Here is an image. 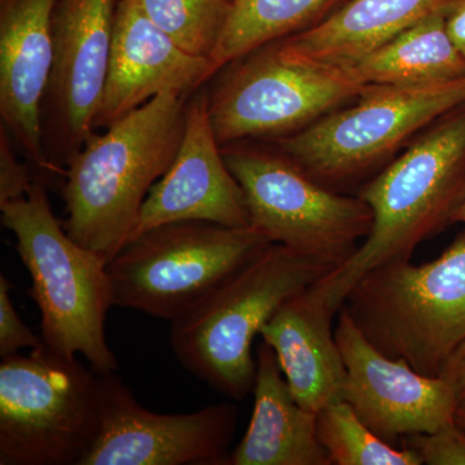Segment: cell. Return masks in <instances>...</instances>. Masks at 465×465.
<instances>
[{
  "label": "cell",
  "mask_w": 465,
  "mask_h": 465,
  "mask_svg": "<svg viewBox=\"0 0 465 465\" xmlns=\"http://www.w3.org/2000/svg\"><path fill=\"white\" fill-rule=\"evenodd\" d=\"M192 94H158L105 133L92 134L67 162L64 228L106 264L130 240L150 189L173 164Z\"/></svg>",
  "instance_id": "cell-1"
},
{
  "label": "cell",
  "mask_w": 465,
  "mask_h": 465,
  "mask_svg": "<svg viewBox=\"0 0 465 465\" xmlns=\"http://www.w3.org/2000/svg\"><path fill=\"white\" fill-rule=\"evenodd\" d=\"M358 197L371 208V232L344 264L318 281L339 311L362 275L407 262L421 242L452 224L465 200V103L424 130Z\"/></svg>",
  "instance_id": "cell-2"
},
{
  "label": "cell",
  "mask_w": 465,
  "mask_h": 465,
  "mask_svg": "<svg viewBox=\"0 0 465 465\" xmlns=\"http://www.w3.org/2000/svg\"><path fill=\"white\" fill-rule=\"evenodd\" d=\"M336 266L271 243L171 322L174 356L189 372L235 401L252 393V345L278 308Z\"/></svg>",
  "instance_id": "cell-3"
},
{
  "label": "cell",
  "mask_w": 465,
  "mask_h": 465,
  "mask_svg": "<svg viewBox=\"0 0 465 465\" xmlns=\"http://www.w3.org/2000/svg\"><path fill=\"white\" fill-rule=\"evenodd\" d=\"M0 211L32 277L29 293L41 311L45 344L64 356L81 354L100 374L115 372L118 362L105 336L106 316L114 307L108 264L67 234L42 180Z\"/></svg>",
  "instance_id": "cell-4"
},
{
  "label": "cell",
  "mask_w": 465,
  "mask_h": 465,
  "mask_svg": "<svg viewBox=\"0 0 465 465\" xmlns=\"http://www.w3.org/2000/svg\"><path fill=\"white\" fill-rule=\"evenodd\" d=\"M342 308L385 356L436 378L465 341V231L432 262L372 269Z\"/></svg>",
  "instance_id": "cell-5"
},
{
  "label": "cell",
  "mask_w": 465,
  "mask_h": 465,
  "mask_svg": "<svg viewBox=\"0 0 465 465\" xmlns=\"http://www.w3.org/2000/svg\"><path fill=\"white\" fill-rule=\"evenodd\" d=\"M99 372L47 345L0 363V465H81L99 432Z\"/></svg>",
  "instance_id": "cell-6"
},
{
  "label": "cell",
  "mask_w": 465,
  "mask_h": 465,
  "mask_svg": "<svg viewBox=\"0 0 465 465\" xmlns=\"http://www.w3.org/2000/svg\"><path fill=\"white\" fill-rule=\"evenodd\" d=\"M222 148L251 228L272 243L338 268L371 232L374 215L365 201L330 191L281 150L243 142Z\"/></svg>",
  "instance_id": "cell-7"
},
{
  "label": "cell",
  "mask_w": 465,
  "mask_h": 465,
  "mask_svg": "<svg viewBox=\"0 0 465 465\" xmlns=\"http://www.w3.org/2000/svg\"><path fill=\"white\" fill-rule=\"evenodd\" d=\"M271 243L251 226L177 222L150 229L108 264L114 307L173 322Z\"/></svg>",
  "instance_id": "cell-8"
},
{
  "label": "cell",
  "mask_w": 465,
  "mask_h": 465,
  "mask_svg": "<svg viewBox=\"0 0 465 465\" xmlns=\"http://www.w3.org/2000/svg\"><path fill=\"white\" fill-rule=\"evenodd\" d=\"M464 103L465 75L412 87L366 85L354 105L272 143L324 185L348 182Z\"/></svg>",
  "instance_id": "cell-9"
},
{
  "label": "cell",
  "mask_w": 465,
  "mask_h": 465,
  "mask_svg": "<svg viewBox=\"0 0 465 465\" xmlns=\"http://www.w3.org/2000/svg\"><path fill=\"white\" fill-rule=\"evenodd\" d=\"M224 69L207 90L211 124L222 146L299 133L357 99L366 87L345 69L290 56L278 42Z\"/></svg>",
  "instance_id": "cell-10"
},
{
  "label": "cell",
  "mask_w": 465,
  "mask_h": 465,
  "mask_svg": "<svg viewBox=\"0 0 465 465\" xmlns=\"http://www.w3.org/2000/svg\"><path fill=\"white\" fill-rule=\"evenodd\" d=\"M99 375V432L81 465H228L238 421L232 403L157 414L115 372Z\"/></svg>",
  "instance_id": "cell-11"
},
{
  "label": "cell",
  "mask_w": 465,
  "mask_h": 465,
  "mask_svg": "<svg viewBox=\"0 0 465 465\" xmlns=\"http://www.w3.org/2000/svg\"><path fill=\"white\" fill-rule=\"evenodd\" d=\"M116 0H57L54 66L43 105L45 157L58 177L94 133L112 52Z\"/></svg>",
  "instance_id": "cell-12"
},
{
  "label": "cell",
  "mask_w": 465,
  "mask_h": 465,
  "mask_svg": "<svg viewBox=\"0 0 465 465\" xmlns=\"http://www.w3.org/2000/svg\"><path fill=\"white\" fill-rule=\"evenodd\" d=\"M335 338L347 371L344 400L381 440L393 445L454 420V388L440 376H425L406 361L385 356L345 308L339 312Z\"/></svg>",
  "instance_id": "cell-13"
},
{
  "label": "cell",
  "mask_w": 465,
  "mask_h": 465,
  "mask_svg": "<svg viewBox=\"0 0 465 465\" xmlns=\"http://www.w3.org/2000/svg\"><path fill=\"white\" fill-rule=\"evenodd\" d=\"M177 222L250 226L243 191L226 164L211 124L208 92L202 88L192 94L186 106L176 157L150 189L128 242L150 229Z\"/></svg>",
  "instance_id": "cell-14"
},
{
  "label": "cell",
  "mask_w": 465,
  "mask_h": 465,
  "mask_svg": "<svg viewBox=\"0 0 465 465\" xmlns=\"http://www.w3.org/2000/svg\"><path fill=\"white\" fill-rule=\"evenodd\" d=\"M56 3L2 0L0 12L2 125L24 157L45 176H57L43 143V105L54 66L52 21Z\"/></svg>",
  "instance_id": "cell-15"
},
{
  "label": "cell",
  "mask_w": 465,
  "mask_h": 465,
  "mask_svg": "<svg viewBox=\"0 0 465 465\" xmlns=\"http://www.w3.org/2000/svg\"><path fill=\"white\" fill-rule=\"evenodd\" d=\"M208 66L207 58L182 50L134 0H119L94 130H106L163 92L194 94L206 84Z\"/></svg>",
  "instance_id": "cell-16"
},
{
  "label": "cell",
  "mask_w": 465,
  "mask_h": 465,
  "mask_svg": "<svg viewBox=\"0 0 465 465\" xmlns=\"http://www.w3.org/2000/svg\"><path fill=\"white\" fill-rule=\"evenodd\" d=\"M339 312L317 281L287 299L260 331L296 401L309 411L344 400L347 371L332 327Z\"/></svg>",
  "instance_id": "cell-17"
},
{
  "label": "cell",
  "mask_w": 465,
  "mask_h": 465,
  "mask_svg": "<svg viewBox=\"0 0 465 465\" xmlns=\"http://www.w3.org/2000/svg\"><path fill=\"white\" fill-rule=\"evenodd\" d=\"M256 362L252 416L228 465H332L318 440L317 412L296 401L265 341L256 349Z\"/></svg>",
  "instance_id": "cell-18"
},
{
  "label": "cell",
  "mask_w": 465,
  "mask_h": 465,
  "mask_svg": "<svg viewBox=\"0 0 465 465\" xmlns=\"http://www.w3.org/2000/svg\"><path fill=\"white\" fill-rule=\"evenodd\" d=\"M458 0H347L314 25L281 39L290 56L345 69L424 17L450 11Z\"/></svg>",
  "instance_id": "cell-19"
},
{
  "label": "cell",
  "mask_w": 465,
  "mask_h": 465,
  "mask_svg": "<svg viewBox=\"0 0 465 465\" xmlns=\"http://www.w3.org/2000/svg\"><path fill=\"white\" fill-rule=\"evenodd\" d=\"M449 11L424 17L345 70L362 85H427L465 75V57L450 35Z\"/></svg>",
  "instance_id": "cell-20"
},
{
  "label": "cell",
  "mask_w": 465,
  "mask_h": 465,
  "mask_svg": "<svg viewBox=\"0 0 465 465\" xmlns=\"http://www.w3.org/2000/svg\"><path fill=\"white\" fill-rule=\"evenodd\" d=\"M341 0H232L207 81L235 60L314 25Z\"/></svg>",
  "instance_id": "cell-21"
},
{
  "label": "cell",
  "mask_w": 465,
  "mask_h": 465,
  "mask_svg": "<svg viewBox=\"0 0 465 465\" xmlns=\"http://www.w3.org/2000/svg\"><path fill=\"white\" fill-rule=\"evenodd\" d=\"M317 436L335 465H421L412 450L397 449L372 432L345 400L317 412Z\"/></svg>",
  "instance_id": "cell-22"
},
{
  "label": "cell",
  "mask_w": 465,
  "mask_h": 465,
  "mask_svg": "<svg viewBox=\"0 0 465 465\" xmlns=\"http://www.w3.org/2000/svg\"><path fill=\"white\" fill-rule=\"evenodd\" d=\"M182 50L210 61L228 17V0H134Z\"/></svg>",
  "instance_id": "cell-23"
},
{
  "label": "cell",
  "mask_w": 465,
  "mask_h": 465,
  "mask_svg": "<svg viewBox=\"0 0 465 465\" xmlns=\"http://www.w3.org/2000/svg\"><path fill=\"white\" fill-rule=\"evenodd\" d=\"M402 448L412 450L421 465H465V430L452 420L430 433L405 437Z\"/></svg>",
  "instance_id": "cell-24"
},
{
  "label": "cell",
  "mask_w": 465,
  "mask_h": 465,
  "mask_svg": "<svg viewBox=\"0 0 465 465\" xmlns=\"http://www.w3.org/2000/svg\"><path fill=\"white\" fill-rule=\"evenodd\" d=\"M11 283L5 274L0 275V357L18 353L21 349H36L45 345L42 336H36L23 322L12 304Z\"/></svg>",
  "instance_id": "cell-25"
},
{
  "label": "cell",
  "mask_w": 465,
  "mask_h": 465,
  "mask_svg": "<svg viewBox=\"0 0 465 465\" xmlns=\"http://www.w3.org/2000/svg\"><path fill=\"white\" fill-rule=\"evenodd\" d=\"M32 171L17 158L15 143L5 125L0 127V206L21 200L36 182Z\"/></svg>",
  "instance_id": "cell-26"
},
{
  "label": "cell",
  "mask_w": 465,
  "mask_h": 465,
  "mask_svg": "<svg viewBox=\"0 0 465 465\" xmlns=\"http://www.w3.org/2000/svg\"><path fill=\"white\" fill-rule=\"evenodd\" d=\"M439 376L454 388L459 397L465 394V341L446 361Z\"/></svg>",
  "instance_id": "cell-27"
},
{
  "label": "cell",
  "mask_w": 465,
  "mask_h": 465,
  "mask_svg": "<svg viewBox=\"0 0 465 465\" xmlns=\"http://www.w3.org/2000/svg\"><path fill=\"white\" fill-rule=\"evenodd\" d=\"M450 35L465 57V0H458L448 14Z\"/></svg>",
  "instance_id": "cell-28"
},
{
  "label": "cell",
  "mask_w": 465,
  "mask_h": 465,
  "mask_svg": "<svg viewBox=\"0 0 465 465\" xmlns=\"http://www.w3.org/2000/svg\"><path fill=\"white\" fill-rule=\"evenodd\" d=\"M454 420L465 430V394L459 397L457 410H455Z\"/></svg>",
  "instance_id": "cell-29"
},
{
  "label": "cell",
  "mask_w": 465,
  "mask_h": 465,
  "mask_svg": "<svg viewBox=\"0 0 465 465\" xmlns=\"http://www.w3.org/2000/svg\"><path fill=\"white\" fill-rule=\"evenodd\" d=\"M455 223H463L465 224V200L458 207V210L455 211L454 216H452V224H455Z\"/></svg>",
  "instance_id": "cell-30"
},
{
  "label": "cell",
  "mask_w": 465,
  "mask_h": 465,
  "mask_svg": "<svg viewBox=\"0 0 465 465\" xmlns=\"http://www.w3.org/2000/svg\"><path fill=\"white\" fill-rule=\"evenodd\" d=\"M228 2H232V0H228Z\"/></svg>",
  "instance_id": "cell-31"
}]
</instances>
